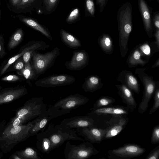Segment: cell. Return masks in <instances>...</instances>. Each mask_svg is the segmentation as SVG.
<instances>
[{
    "label": "cell",
    "mask_w": 159,
    "mask_h": 159,
    "mask_svg": "<svg viewBox=\"0 0 159 159\" xmlns=\"http://www.w3.org/2000/svg\"><path fill=\"white\" fill-rule=\"evenodd\" d=\"M47 111L46 105L43 97H32L16 110L15 116L10 120L5 128L16 127L25 124Z\"/></svg>",
    "instance_id": "6da1fadb"
},
{
    "label": "cell",
    "mask_w": 159,
    "mask_h": 159,
    "mask_svg": "<svg viewBox=\"0 0 159 159\" xmlns=\"http://www.w3.org/2000/svg\"><path fill=\"white\" fill-rule=\"evenodd\" d=\"M117 19L120 50L124 58L128 50V42L133 28L132 7L129 2H126L118 9Z\"/></svg>",
    "instance_id": "7a4b0ae2"
},
{
    "label": "cell",
    "mask_w": 159,
    "mask_h": 159,
    "mask_svg": "<svg viewBox=\"0 0 159 159\" xmlns=\"http://www.w3.org/2000/svg\"><path fill=\"white\" fill-rule=\"evenodd\" d=\"M33 121L16 127L5 128L0 136V150L3 153L10 152L19 143L30 137V132Z\"/></svg>",
    "instance_id": "3957f363"
},
{
    "label": "cell",
    "mask_w": 159,
    "mask_h": 159,
    "mask_svg": "<svg viewBox=\"0 0 159 159\" xmlns=\"http://www.w3.org/2000/svg\"><path fill=\"white\" fill-rule=\"evenodd\" d=\"M89 98L79 93L70 95L60 99L47 109L49 115L53 118L70 113L72 110L86 104Z\"/></svg>",
    "instance_id": "277c9868"
},
{
    "label": "cell",
    "mask_w": 159,
    "mask_h": 159,
    "mask_svg": "<svg viewBox=\"0 0 159 159\" xmlns=\"http://www.w3.org/2000/svg\"><path fill=\"white\" fill-rule=\"evenodd\" d=\"M146 69V68H138L135 71V73L137 75L143 86L142 98L138 109V112L141 114H143L147 110L149 103L159 84V82L154 80L152 76L145 72Z\"/></svg>",
    "instance_id": "5b68a950"
},
{
    "label": "cell",
    "mask_w": 159,
    "mask_h": 159,
    "mask_svg": "<svg viewBox=\"0 0 159 159\" xmlns=\"http://www.w3.org/2000/svg\"><path fill=\"white\" fill-rule=\"evenodd\" d=\"M52 150L62 145L65 142L69 140H85L79 137L75 129L65 127L61 125L51 124L48 127Z\"/></svg>",
    "instance_id": "8992f818"
},
{
    "label": "cell",
    "mask_w": 159,
    "mask_h": 159,
    "mask_svg": "<svg viewBox=\"0 0 159 159\" xmlns=\"http://www.w3.org/2000/svg\"><path fill=\"white\" fill-rule=\"evenodd\" d=\"M60 53V49L57 47L44 53L37 51L33 52L31 63L37 78L53 66Z\"/></svg>",
    "instance_id": "52a82bcc"
},
{
    "label": "cell",
    "mask_w": 159,
    "mask_h": 159,
    "mask_svg": "<svg viewBox=\"0 0 159 159\" xmlns=\"http://www.w3.org/2000/svg\"><path fill=\"white\" fill-rule=\"evenodd\" d=\"M100 151L89 141H84L78 145L72 144L67 141L64 154L66 159H85L96 155Z\"/></svg>",
    "instance_id": "ba28073f"
},
{
    "label": "cell",
    "mask_w": 159,
    "mask_h": 159,
    "mask_svg": "<svg viewBox=\"0 0 159 159\" xmlns=\"http://www.w3.org/2000/svg\"><path fill=\"white\" fill-rule=\"evenodd\" d=\"M146 149L136 144L127 143L107 152V157L111 159H130L142 155Z\"/></svg>",
    "instance_id": "9c48e42d"
},
{
    "label": "cell",
    "mask_w": 159,
    "mask_h": 159,
    "mask_svg": "<svg viewBox=\"0 0 159 159\" xmlns=\"http://www.w3.org/2000/svg\"><path fill=\"white\" fill-rule=\"evenodd\" d=\"M50 45L43 41L33 40L30 41L23 46L20 50L18 54L4 61L0 66V76L6 73L9 67L17 60L22 57L26 52L33 51L45 50L49 48Z\"/></svg>",
    "instance_id": "30bf717a"
},
{
    "label": "cell",
    "mask_w": 159,
    "mask_h": 159,
    "mask_svg": "<svg viewBox=\"0 0 159 159\" xmlns=\"http://www.w3.org/2000/svg\"><path fill=\"white\" fill-rule=\"evenodd\" d=\"M75 80V78L71 75L54 74L39 79L36 81L34 84L41 87L54 88L70 84Z\"/></svg>",
    "instance_id": "8fae6325"
},
{
    "label": "cell",
    "mask_w": 159,
    "mask_h": 159,
    "mask_svg": "<svg viewBox=\"0 0 159 159\" xmlns=\"http://www.w3.org/2000/svg\"><path fill=\"white\" fill-rule=\"evenodd\" d=\"M125 115H112L111 120L107 122L108 127L104 139L114 137L119 134L125 127L129 122Z\"/></svg>",
    "instance_id": "7c38bea8"
},
{
    "label": "cell",
    "mask_w": 159,
    "mask_h": 159,
    "mask_svg": "<svg viewBox=\"0 0 159 159\" xmlns=\"http://www.w3.org/2000/svg\"><path fill=\"white\" fill-rule=\"evenodd\" d=\"M75 129L78 135L83 137L84 140L92 143L100 144L104 140L106 133V129L98 128L95 126Z\"/></svg>",
    "instance_id": "4fadbf2b"
},
{
    "label": "cell",
    "mask_w": 159,
    "mask_h": 159,
    "mask_svg": "<svg viewBox=\"0 0 159 159\" xmlns=\"http://www.w3.org/2000/svg\"><path fill=\"white\" fill-rule=\"evenodd\" d=\"M89 61L88 54L85 50H75L73 52L71 60L66 61L65 66L69 70H80L88 65Z\"/></svg>",
    "instance_id": "5bb4252c"
},
{
    "label": "cell",
    "mask_w": 159,
    "mask_h": 159,
    "mask_svg": "<svg viewBox=\"0 0 159 159\" xmlns=\"http://www.w3.org/2000/svg\"><path fill=\"white\" fill-rule=\"evenodd\" d=\"M28 93L24 86H17L7 88L0 90V106L16 100Z\"/></svg>",
    "instance_id": "9a60e30c"
},
{
    "label": "cell",
    "mask_w": 159,
    "mask_h": 159,
    "mask_svg": "<svg viewBox=\"0 0 159 159\" xmlns=\"http://www.w3.org/2000/svg\"><path fill=\"white\" fill-rule=\"evenodd\" d=\"M138 6L145 30L148 37L153 36V27L152 22V8L145 0H138Z\"/></svg>",
    "instance_id": "2e32d148"
},
{
    "label": "cell",
    "mask_w": 159,
    "mask_h": 159,
    "mask_svg": "<svg viewBox=\"0 0 159 159\" xmlns=\"http://www.w3.org/2000/svg\"><path fill=\"white\" fill-rule=\"evenodd\" d=\"M60 124L65 127L74 129L95 126L94 120L87 115L66 118L62 120Z\"/></svg>",
    "instance_id": "e0dca14e"
},
{
    "label": "cell",
    "mask_w": 159,
    "mask_h": 159,
    "mask_svg": "<svg viewBox=\"0 0 159 159\" xmlns=\"http://www.w3.org/2000/svg\"><path fill=\"white\" fill-rule=\"evenodd\" d=\"M117 80L125 85L131 90L139 94L140 92V85L138 80L130 70H124L120 73Z\"/></svg>",
    "instance_id": "ac0fdd59"
},
{
    "label": "cell",
    "mask_w": 159,
    "mask_h": 159,
    "mask_svg": "<svg viewBox=\"0 0 159 159\" xmlns=\"http://www.w3.org/2000/svg\"><path fill=\"white\" fill-rule=\"evenodd\" d=\"M129 111L126 107L116 106L112 107H105L91 110L87 114L91 118L101 115H125L129 114Z\"/></svg>",
    "instance_id": "d6986e66"
},
{
    "label": "cell",
    "mask_w": 159,
    "mask_h": 159,
    "mask_svg": "<svg viewBox=\"0 0 159 159\" xmlns=\"http://www.w3.org/2000/svg\"><path fill=\"white\" fill-rule=\"evenodd\" d=\"M115 86L118 90L117 93L126 107L130 111H133L137 105L131 90L124 84H116Z\"/></svg>",
    "instance_id": "ffe728a7"
},
{
    "label": "cell",
    "mask_w": 159,
    "mask_h": 159,
    "mask_svg": "<svg viewBox=\"0 0 159 159\" xmlns=\"http://www.w3.org/2000/svg\"><path fill=\"white\" fill-rule=\"evenodd\" d=\"M36 139V147L40 152L48 154L52 150V143L48 128L45 130L38 133Z\"/></svg>",
    "instance_id": "44dd1931"
},
{
    "label": "cell",
    "mask_w": 159,
    "mask_h": 159,
    "mask_svg": "<svg viewBox=\"0 0 159 159\" xmlns=\"http://www.w3.org/2000/svg\"><path fill=\"white\" fill-rule=\"evenodd\" d=\"M53 118L50 116L48 112L39 116L33 120V124L30 129V137L33 136L43 129L49 122Z\"/></svg>",
    "instance_id": "7402d4cb"
},
{
    "label": "cell",
    "mask_w": 159,
    "mask_h": 159,
    "mask_svg": "<svg viewBox=\"0 0 159 159\" xmlns=\"http://www.w3.org/2000/svg\"><path fill=\"white\" fill-rule=\"evenodd\" d=\"M103 86L100 77L96 75H91L85 78L82 88L85 92L93 93Z\"/></svg>",
    "instance_id": "603a6c76"
},
{
    "label": "cell",
    "mask_w": 159,
    "mask_h": 159,
    "mask_svg": "<svg viewBox=\"0 0 159 159\" xmlns=\"http://www.w3.org/2000/svg\"><path fill=\"white\" fill-rule=\"evenodd\" d=\"M142 56L141 52L137 46L131 51L126 61L128 67L132 68L138 65L143 66L149 62L148 60L143 59Z\"/></svg>",
    "instance_id": "cb8c5ba5"
},
{
    "label": "cell",
    "mask_w": 159,
    "mask_h": 159,
    "mask_svg": "<svg viewBox=\"0 0 159 159\" xmlns=\"http://www.w3.org/2000/svg\"><path fill=\"white\" fill-rule=\"evenodd\" d=\"M60 34L62 42L69 48L75 49L81 46V43L79 39L65 30H61Z\"/></svg>",
    "instance_id": "d4e9b609"
},
{
    "label": "cell",
    "mask_w": 159,
    "mask_h": 159,
    "mask_svg": "<svg viewBox=\"0 0 159 159\" xmlns=\"http://www.w3.org/2000/svg\"><path fill=\"white\" fill-rule=\"evenodd\" d=\"M99 45L102 50L106 54H111L113 51V44L112 39L107 34L104 33L98 39Z\"/></svg>",
    "instance_id": "484cf974"
},
{
    "label": "cell",
    "mask_w": 159,
    "mask_h": 159,
    "mask_svg": "<svg viewBox=\"0 0 159 159\" xmlns=\"http://www.w3.org/2000/svg\"><path fill=\"white\" fill-rule=\"evenodd\" d=\"M16 73L18 75L23 76L25 80H35L37 79L30 61L25 64L24 67L22 69L16 71Z\"/></svg>",
    "instance_id": "4316f807"
},
{
    "label": "cell",
    "mask_w": 159,
    "mask_h": 159,
    "mask_svg": "<svg viewBox=\"0 0 159 159\" xmlns=\"http://www.w3.org/2000/svg\"><path fill=\"white\" fill-rule=\"evenodd\" d=\"M22 20L31 27L40 32L50 40H52V37L49 31L34 20L30 19L23 18Z\"/></svg>",
    "instance_id": "83f0119b"
},
{
    "label": "cell",
    "mask_w": 159,
    "mask_h": 159,
    "mask_svg": "<svg viewBox=\"0 0 159 159\" xmlns=\"http://www.w3.org/2000/svg\"><path fill=\"white\" fill-rule=\"evenodd\" d=\"M21 159H41L37 152L30 147L16 151Z\"/></svg>",
    "instance_id": "f1b7e54d"
},
{
    "label": "cell",
    "mask_w": 159,
    "mask_h": 159,
    "mask_svg": "<svg viewBox=\"0 0 159 159\" xmlns=\"http://www.w3.org/2000/svg\"><path fill=\"white\" fill-rule=\"evenodd\" d=\"M23 38L22 30L19 29L16 31L11 38L8 45L9 50L13 49L21 42Z\"/></svg>",
    "instance_id": "f546056e"
},
{
    "label": "cell",
    "mask_w": 159,
    "mask_h": 159,
    "mask_svg": "<svg viewBox=\"0 0 159 159\" xmlns=\"http://www.w3.org/2000/svg\"><path fill=\"white\" fill-rule=\"evenodd\" d=\"M115 102V99L111 97L107 96H102L96 101L93 107L90 110H92L107 107L113 104Z\"/></svg>",
    "instance_id": "4dcf8cb0"
},
{
    "label": "cell",
    "mask_w": 159,
    "mask_h": 159,
    "mask_svg": "<svg viewBox=\"0 0 159 159\" xmlns=\"http://www.w3.org/2000/svg\"><path fill=\"white\" fill-rule=\"evenodd\" d=\"M154 100L153 105L149 111V114L152 115L157 110L159 107V85L156 88L153 94Z\"/></svg>",
    "instance_id": "1f68e13d"
},
{
    "label": "cell",
    "mask_w": 159,
    "mask_h": 159,
    "mask_svg": "<svg viewBox=\"0 0 159 159\" xmlns=\"http://www.w3.org/2000/svg\"><path fill=\"white\" fill-rule=\"evenodd\" d=\"M1 80L5 82H21L25 80L22 76L16 75H7L2 77Z\"/></svg>",
    "instance_id": "d6a6232c"
},
{
    "label": "cell",
    "mask_w": 159,
    "mask_h": 159,
    "mask_svg": "<svg viewBox=\"0 0 159 159\" xmlns=\"http://www.w3.org/2000/svg\"><path fill=\"white\" fill-rule=\"evenodd\" d=\"M152 144L159 143V125H156L153 128L151 138Z\"/></svg>",
    "instance_id": "836d02e7"
},
{
    "label": "cell",
    "mask_w": 159,
    "mask_h": 159,
    "mask_svg": "<svg viewBox=\"0 0 159 159\" xmlns=\"http://www.w3.org/2000/svg\"><path fill=\"white\" fill-rule=\"evenodd\" d=\"M141 52L142 56L149 57L151 54L150 47L147 42L138 46Z\"/></svg>",
    "instance_id": "e575fe53"
},
{
    "label": "cell",
    "mask_w": 159,
    "mask_h": 159,
    "mask_svg": "<svg viewBox=\"0 0 159 159\" xmlns=\"http://www.w3.org/2000/svg\"><path fill=\"white\" fill-rule=\"evenodd\" d=\"M86 6L89 14L92 17H94L95 7L93 0H86Z\"/></svg>",
    "instance_id": "d590c367"
},
{
    "label": "cell",
    "mask_w": 159,
    "mask_h": 159,
    "mask_svg": "<svg viewBox=\"0 0 159 159\" xmlns=\"http://www.w3.org/2000/svg\"><path fill=\"white\" fill-rule=\"evenodd\" d=\"M25 64L22 56L17 60L11 66H12L13 69L14 70L18 71L22 69L24 67Z\"/></svg>",
    "instance_id": "8d00e7d4"
},
{
    "label": "cell",
    "mask_w": 159,
    "mask_h": 159,
    "mask_svg": "<svg viewBox=\"0 0 159 159\" xmlns=\"http://www.w3.org/2000/svg\"><path fill=\"white\" fill-rule=\"evenodd\" d=\"M152 22L153 27V30H159V11H155L152 16Z\"/></svg>",
    "instance_id": "74e56055"
},
{
    "label": "cell",
    "mask_w": 159,
    "mask_h": 159,
    "mask_svg": "<svg viewBox=\"0 0 159 159\" xmlns=\"http://www.w3.org/2000/svg\"><path fill=\"white\" fill-rule=\"evenodd\" d=\"M159 158V145L153 149L146 156L145 159H158Z\"/></svg>",
    "instance_id": "f35d334b"
},
{
    "label": "cell",
    "mask_w": 159,
    "mask_h": 159,
    "mask_svg": "<svg viewBox=\"0 0 159 159\" xmlns=\"http://www.w3.org/2000/svg\"><path fill=\"white\" fill-rule=\"evenodd\" d=\"M3 36L0 34V59L3 58L7 54L5 50Z\"/></svg>",
    "instance_id": "ab89813d"
},
{
    "label": "cell",
    "mask_w": 159,
    "mask_h": 159,
    "mask_svg": "<svg viewBox=\"0 0 159 159\" xmlns=\"http://www.w3.org/2000/svg\"><path fill=\"white\" fill-rule=\"evenodd\" d=\"M79 13V10L78 8L74 9L70 13L66 19L68 22H71L74 20L78 17Z\"/></svg>",
    "instance_id": "60d3db41"
},
{
    "label": "cell",
    "mask_w": 159,
    "mask_h": 159,
    "mask_svg": "<svg viewBox=\"0 0 159 159\" xmlns=\"http://www.w3.org/2000/svg\"><path fill=\"white\" fill-rule=\"evenodd\" d=\"M58 0H44L47 9L50 11L55 7Z\"/></svg>",
    "instance_id": "b9f144b4"
},
{
    "label": "cell",
    "mask_w": 159,
    "mask_h": 159,
    "mask_svg": "<svg viewBox=\"0 0 159 159\" xmlns=\"http://www.w3.org/2000/svg\"><path fill=\"white\" fill-rule=\"evenodd\" d=\"M32 51H29L25 52L22 56V58L25 63H27L30 61L33 52Z\"/></svg>",
    "instance_id": "7bdbcfd3"
},
{
    "label": "cell",
    "mask_w": 159,
    "mask_h": 159,
    "mask_svg": "<svg viewBox=\"0 0 159 159\" xmlns=\"http://www.w3.org/2000/svg\"><path fill=\"white\" fill-rule=\"evenodd\" d=\"M108 1V0H96V4L99 5V11L100 13L102 12Z\"/></svg>",
    "instance_id": "ee69618b"
},
{
    "label": "cell",
    "mask_w": 159,
    "mask_h": 159,
    "mask_svg": "<svg viewBox=\"0 0 159 159\" xmlns=\"http://www.w3.org/2000/svg\"><path fill=\"white\" fill-rule=\"evenodd\" d=\"M154 35L155 41V43L157 48L159 50V30H154Z\"/></svg>",
    "instance_id": "f6af8a7d"
},
{
    "label": "cell",
    "mask_w": 159,
    "mask_h": 159,
    "mask_svg": "<svg viewBox=\"0 0 159 159\" xmlns=\"http://www.w3.org/2000/svg\"><path fill=\"white\" fill-rule=\"evenodd\" d=\"M6 123V120H3L0 122V136L4 129Z\"/></svg>",
    "instance_id": "bcb514c9"
},
{
    "label": "cell",
    "mask_w": 159,
    "mask_h": 159,
    "mask_svg": "<svg viewBox=\"0 0 159 159\" xmlns=\"http://www.w3.org/2000/svg\"><path fill=\"white\" fill-rule=\"evenodd\" d=\"M9 159H21L18 155L16 152L12 154L9 157Z\"/></svg>",
    "instance_id": "7dc6e473"
},
{
    "label": "cell",
    "mask_w": 159,
    "mask_h": 159,
    "mask_svg": "<svg viewBox=\"0 0 159 159\" xmlns=\"http://www.w3.org/2000/svg\"><path fill=\"white\" fill-rule=\"evenodd\" d=\"M34 0H21L20 5H23L33 2Z\"/></svg>",
    "instance_id": "c3c4849f"
},
{
    "label": "cell",
    "mask_w": 159,
    "mask_h": 159,
    "mask_svg": "<svg viewBox=\"0 0 159 159\" xmlns=\"http://www.w3.org/2000/svg\"><path fill=\"white\" fill-rule=\"evenodd\" d=\"M159 66V58H158L156 61L152 65V68H154Z\"/></svg>",
    "instance_id": "681fc988"
},
{
    "label": "cell",
    "mask_w": 159,
    "mask_h": 159,
    "mask_svg": "<svg viewBox=\"0 0 159 159\" xmlns=\"http://www.w3.org/2000/svg\"><path fill=\"white\" fill-rule=\"evenodd\" d=\"M20 0H11L12 3L14 6L16 5L19 3Z\"/></svg>",
    "instance_id": "f907efd6"
},
{
    "label": "cell",
    "mask_w": 159,
    "mask_h": 159,
    "mask_svg": "<svg viewBox=\"0 0 159 159\" xmlns=\"http://www.w3.org/2000/svg\"><path fill=\"white\" fill-rule=\"evenodd\" d=\"M3 156V152L0 151V159L2 158Z\"/></svg>",
    "instance_id": "816d5d0a"
},
{
    "label": "cell",
    "mask_w": 159,
    "mask_h": 159,
    "mask_svg": "<svg viewBox=\"0 0 159 159\" xmlns=\"http://www.w3.org/2000/svg\"><path fill=\"white\" fill-rule=\"evenodd\" d=\"M149 1H153L154 0H149ZM157 2L158 3H159V0H157Z\"/></svg>",
    "instance_id": "f5cc1de1"
},
{
    "label": "cell",
    "mask_w": 159,
    "mask_h": 159,
    "mask_svg": "<svg viewBox=\"0 0 159 159\" xmlns=\"http://www.w3.org/2000/svg\"><path fill=\"white\" fill-rule=\"evenodd\" d=\"M1 115V113H0V116Z\"/></svg>",
    "instance_id": "db71d44e"
}]
</instances>
